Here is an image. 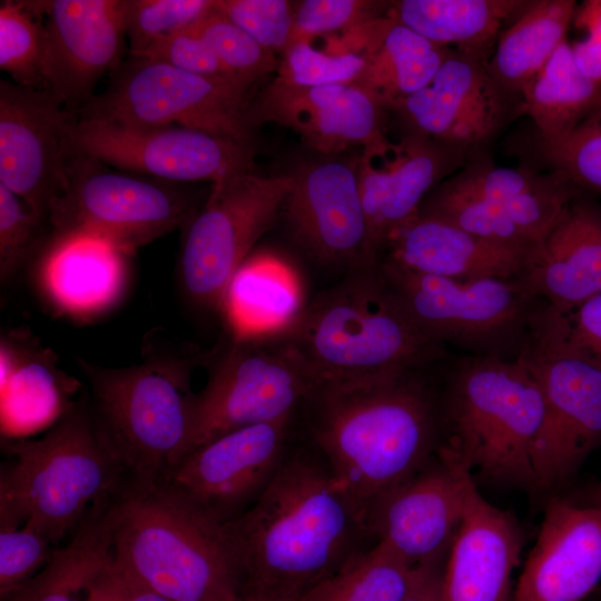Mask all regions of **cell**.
Instances as JSON below:
<instances>
[{
  "label": "cell",
  "instance_id": "6da1fadb",
  "mask_svg": "<svg viewBox=\"0 0 601 601\" xmlns=\"http://www.w3.org/2000/svg\"><path fill=\"white\" fill-rule=\"evenodd\" d=\"M221 528L246 601H302L373 540L321 453L303 432L299 439V425L266 491Z\"/></svg>",
  "mask_w": 601,
  "mask_h": 601
},
{
  "label": "cell",
  "instance_id": "7a4b0ae2",
  "mask_svg": "<svg viewBox=\"0 0 601 601\" xmlns=\"http://www.w3.org/2000/svg\"><path fill=\"white\" fill-rule=\"evenodd\" d=\"M446 358L367 377L315 381L298 414L300 430L365 521L378 496L417 473L437 451Z\"/></svg>",
  "mask_w": 601,
  "mask_h": 601
},
{
  "label": "cell",
  "instance_id": "3957f363",
  "mask_svg": "<svg viewBox=\"0 0 601 601\" xmlns=\"http://www.w3.org/2000/svg\"><path fill=\"white\" fill-rule=\"evenodd\" d=\"M204 356L154 335L138 364L107 367L77 357L95 425L128 477L164 481L190 452L197 396L191 376Z\"/></svg>",
  "mask_w": 601,
  "mask_h": 601
},
{
  "label": "cell",
  "instance_id": "277c9868",
  "mask_svg": "<svg viewBox=\"0 0 601 601\" xmlns=\"http://www.w3.org/2000/svg\"><path fill=\"white\" fill-rule=\"evenodd\" d=\"M114 562L168 601H243L223 528L164 481L127 477L107 504Z\"/></svg>",
  "mask_w": 601,
  "mask_h": 601
},
{
  "label": "cell",
  "instance_id": "5b68a950",
  "mask_svg": "<svg viewBox=\"0 0 601 601\" xmlns=\"http://www.w3.org/2000/svg\"><path fill=\"white\" fill-rule=\"evenodd\" d=\"M439 411V446L471 472L539 489L545 408L536 381L520 358L451 354L442 367Z\"/></svg>",
  "mask_w": 601,
  "mask_h": 601
},
{
  "label": "cell",
  "instance_id": "8992f818",
  "mask_svg": "<svg viewBox=\"0 0 601 601\" xmlns=\"http://www.w3.org/2000/svg\"><path fill=\"white\" fill-rule=\"evenodd\" d=\"M4 444L11 461L0 472V523L29 525L51 544L128 477L98 433L87 393L40 439Z\"/></svg>",
  "mask_w": 601,
  "mask_h": 601
},
{
  "label": "cell",
  "instance_id": "52a82bcc",
  "mask_svg": "<svg viewBox=\"0 0 601 601\" xmlns=\"http://www.w3.org/2000/svg\"><path fill=\"white\" fill-rule=\"evenodd\" d=\"M284 332L315 381L430 365L451 354L424 338L402 314L380 278L377 263L344 274Z\"/></svg>",
  "mask_w": 601,
  "mask_h": 601
},
{
  "label": "cell",
  "instance_id": "ba28073f",
  "mask_svg": "<svg viewBox=\"0 0 601 601\" xmlns=\"http://www.w3.org/2000/svg\"><path fill=\"white\" fill-rule=\"evenodd\" d=\"M377 272L395 305L424 338L466 355L518 359L548 306L518 278L454 279L385 260L377 263Z\"/></svg>",
  "mask_w": 601,
  "mask_h": 601
},
{
  "label": "cell",
  "instance_id": "9c48e42d",
  "mask_svg": "<svg viewBox=\"0 0 601 601\" xmlns=\"http://www.w3.org/2000/svg\"><path fill=\"white\" fill-rule=\"evenodd\" d=\"M207 381L197 392L193 451L236 428L297 416L315 378L284 331L233 336L205 351Z\"/></svg>",
  "mask_w": 601,
  "mask_h": 601
},
{
  "label": "cell",
  "instance_id": "30bf717a",
  "mask_svg": "<svg viewBox=\"0 0 601 601\" xmlns=\"http://www.w3.org/2000/svg\"><path fill=\"white\" fill-rule=\"evenodd\" d=\"M579 191L561 174L499 167L485 151L435 186L417 214L497 243L538 248Z\"/></svg>",
  "mask_w": 601,
  "mask_h": 601
},
{
  "label": "cell",
  "instance_id": "8fae6325",
  "mask_svg": "<svg viewBox=\"0 0 601 601\" xmlns=\"http://www.w3.org/2000/svg\"><path fill=\"white\" fill-rule=\"evenodd\" d=\"M252 87L130 56L75 116L136 126L177 125L253 145Z\"/></svg>",
  "mask_w": 601,
  "mask_h": 601
},
{
  "label": "cell",
  "instance_id": "7c38bea8",
  "mask_svg": "<svg viewBox=\"0 0 601 601\" xmlns=\"http://www.w3.org/2000/svg\"><path fill=\"white\" fill-rule=\"evenodd\" d=\"M200 205L187 184L68 158V189L51 207V233L86 234L132 254L184 227Z\"/></svg>",
  "mask_w": 601,
  "mask_h": 601
},
{
  "label": "cell",
  "instance_id": "4fadbf2b",
  "mask_svg": "<svg viewBox=\"0 0 601 601\" xmlns=\"http://www.w3.org/2000/svg\"><path fill=\"white\" fill-rule=\"evenodd\" d=\"M290 175L236 174L211 185L184 226L179 280L187 299L220 309L225 288L258 239L280 216Z\"/></svg>",
  "mask_w": 601,
  "mask_h": 601
},
{
  "label": "cell",
  "instance_id": "5bb4252c",
  "mask_svg": "<svg viewBox=\"0 0 601 601\" xmlns=\"http://www.w3.org/2000/svg\"><path fill=\"white\" fill-rule=\"evenodd\" d=\"M542 393L539 489L565 482L601 446V364L569 347L546 306L519 357Z\"/></svg>",
  "mask_w": 601,
  "mask_h": 601
},
{
  "label": "cell",
  "instance_id": "9a60e30c",
  "mask_svg": "<svg viewBox=\"0 0 601 601\" xmlns=\"http://www.w3.org/2000/svg\"><path fill=\"white\" fill-rule=\"evenodd\" d=\"M67 158L86 157L110 167L189 184H213L254 171V148L177 125L136 126L76 116L65 137Z\"/></svg>",
  "mask_w": 601,
  "mask_h": 601
},
{
  "label": "cell",
  "instance_id": "2e32d148",
  "mask_svg": "<svg viewBox=\"0 0 601 601\" xmlns=\"http://www.w3.org/2000/svg\"><path fill=\"white\" fill-rule=\"evenodd\" d=\"M297 431L298 415L224 433L185 455L164 482L224 525L266 491Z\"/></svg>",
  "mask_w": 601,
  "mask_h": 601
},
{
  "label": "cell",
  "instance_id": "e0dca14e",
  "mask_svg": "<svg viewBox=\"0 0 601 601\" xmlns=\"http://www.w3.org/2000/svg\"><path fill=\"white\" fill-rule=\"evenodd\" d=\"M290 175L283 216L290 239L306 257L344 274L375 260L357 179V160H324Z\"/></svg>",
  "mask_w": 601,
  "mask_h": 601
},
{
  "label": "cell",
  "instance_id": "ac0fdd59",
  "mask_svg": "<svg viewBox=\"0 0 601 601\" xmlns=\"http://www.w3.org/2000/svg\"><path fill=\"white\" fill-rule=\"evenodd\" d=\"M405 135H418L462 149L472 156L522 112V99L508 95L489 75L486 65L451 49L432 81L394 105Z\"/></svg>",
  "mask_w": 601,
  "mask_h": 601
},
{
  "label": "cell",
  "instance_id": "d6986e66",
  "mask_svg": "<svg viewBox=\"0 0 601 601\" xmlns=\"http://www.w3.org/2000/svg\"><path fill=\"white\" fill-rule=\"evenodd\" d=\"M73 117L49 90L0 81V184L47 223L68 189L65 137Z\"/></svg>",
  "mask_w": 601,
  "mask_h": 601
},
{
  "label": "cell",
  "instance_id": "ffe728a7",
  "mask_svg": "<svg viewBox=\"0 0 601 601\" xmlns=\"http://www.w3.org/2000/svg\"><path fill=\"white\" fill-rule=\"evenodd\" d=\"M439 462L378 496L366 525L382 543L413 566L447 555L464 510L462 461L437 447Z\"/></svg>",
  "mask_w": 601,
  "mask_h": 601
},
{
  "label": "cell",
  "instance_id": "44dd1931",
  "mask_svg": "<svg viewBox=\"0 0 601 601\" xmlns=\"http://www.w3.org/2000/svg\"><path fill=\"white\" fill-rule=\"evenodd\" d=\"M471 157L418 135H405L398 141L383 136L363 146L357 179L377 263L392 233L415 216L426 195Z\"/></svg>",
  "mask_w": 601,
  "mask_h": 601
},
{
  "label": "cell",
  "instance_id": "7402d4cb",
  "mask_svg": "<svg viewBox=\"0 0 601 601\" xmlns=\"http://www.w3.org/2000/svg\"><path fill=\"white\" fill-rule=\"evenodd\" d=\"M37 1L47 31L49 91L76 114L124 62L127 0Z\"/></svg>",
  "mask_w": 601,
  "mask_h": 601
},
{
  "label": "cell",
  "instance_id": "603a6c76",
  "mask_svg": "<svg viewBox=\"0 0 601 601\" xmlns=\"http://www.w3.org/2000/svg\"><path fill=\"white\" fill-rule=\"evenodd\" d=\"M386 109L363 87H300L273 80L252 99L255 128L274 122L326 155L365 146L385 135Z\"/></svg>",
  "mask_w": 601,
  "mask_h": 601
},
{
  "label": "cell",
  "instance_id": "cb8c5ba5",
  "mask_svg": "<svg viewBox=\"0 0 601 601\" xmlns=\"http://www.w3.org/2000/svg\"><path fill=\"white\" fill-rule=\"evenodd\" d=\"M601 580V504L552 500L512 601H584Z\"/></svg>",
  "mask_w": 601,
  "mask_h": 601
},
{
  "label": "cell",
  "instance_id": "d4e9b609",
  "mask_svg": "<svg viewBox=\"0 0 601 601\" xmlns=\"http://www.w3.org/2000/svg\"><path fill=\"white\" fill-rule=\"evenodd\" d=\"M464 510L443 571L444 601H506L523 532L515 518L490 504L462 462Z\"/></svg>",
  "mask_w": 601,
  "mask_h": 601
},
{
  "label": "cell",
  "instance_id": "484cf974",
  "mask_svg": "<svg viewBox=\"0 0 601 601\" xmlns=\"http://www.w3.org/2000/svg\"><path fill=\"white\" fill-rule=\"evenodd\" d=\"M539 247L497 243L416 214L392 233L378 262L454 279H514L524 274Z\"/></svg>",
  "mask_w": 601,
  "mask_h": 601
},
{
  "label": "cell",
  "instance_id": "4316f807",
  "mask_svg": "<svg viewBox=\"0 0 601 601\" xmlns=\"http://www.w3.org/2000/svg\"><path fill=\"white\" fill-rule=\"evenodd\" d=\"M130 255L95 236L50 233L38 259L37 284L59 314L92 319L114 307L125 293Z\"/></svg>",
  "mask_w": 601,
  "mask_h": 601
},
{
  "label": "cell",
  "instance_id": "83f0119b",
  "mask_svg": "<svg viewBox=\"0 0 601 601\" xmlns=\"http://www.w3.org/2000/svg\"><path fill=\"white\" fill-rule=\"evenodd\" d=\"M518 279L559 314L600 294L601 201L580 190Z\"/></svg>",
  "mask_w": 601,
  "mask_h": 601
},
{
  "label": "cell",
  "instance_id": "f1b7e54d",
  "mask_svg": "<svg viewBox=\"0 0 601 601\" xmlns=\"http://www.w3.org/2000/svg\"><path fill=\"white\" fill-rule=\"evenodd\" d=\"M302 285L295 270L269 255H250L229 279L220 304L228 334L258 336L289 328L302 314Z\"/></svg>",
  "mask_w": 601,
  "mask_h": 601
},
{
  "label": "cell",
  "instance_id": "f546056e",
  "mask_svg": "<svg viewBox=\"0 0 601 601\" xmlns=\"http://www.w3.org/2000/svg\"><path fill=\"white\" fill-rule=\"evenodd\" d=\"M522 0L390 1L386 16L431 42L489 63L502 23L520 13Z\"/></svg>",
  "mask_w": 601,
  "mask_h": 601
},
{
  "label": "cell",
  "instance_id": "4dcf8cb0",
  "mask_svg": "<svg viewBox=\"0 0 601 601\" xmlns=\"http://www.w3.org/2000/svg\"><path fill=\"white\" fill-rule=\"evenodd\" d=\"M575 8L574 0L529 1L500 35L486 69L508 95L522 99L525 86L566 39Z\"/></svg>",
  "mask_w": 601,
  "mask_h": 601
},
{
  "label": "cell",
  "instance_id": "1f68e13d",
  "mask_svg": "<svg viewBox=\"0 0 601 601\" xmlns=\"http://www.w3.org/2000/svg\"><path fill=\"white\" fill-rule=\"evenodd\" d=\"M601 106V83L578 69L565 39L522 91V112L538 137L551 140L571 132Z\"/></svg>",
  "mask_w": 601,
  "mask_h": 601
},
{
  "label": "cell",
  "instance_id": "d6a6232c",
  "mask_svg": "<svg viewBox=\"0 0 601 601\" xmlns=\"http://www.w3.org/2000/svg\"><path fill=\"white\" fill-rule=\"evenodd\" d=\"M450 52L451 49L431 42L392 19L364 56L365 67L356 85L366 89L388 111L426 87Z\"/></svg>",
  "mask_w": 601,
  "mask_h": 601
},
{
  "label": "cell",
  "instance_id": "836d02e7",
  "mask_svg": "<svg viewBox=\"0 0 601 601\" xmlns=\"http://www.w3.org/2000/svg\"><path fill=\"white\" fill-rule=\"evenodd\" d=\"M107 504L92 508L68 544L55 550L37 574L1 595V601H79L111 555Z\"/></svg>",
  "mask_w": 601,
  "mask_h": 601
},
{
  "label": "cell",
  "instance_id": "e575fe53",
  "mask_svg": "<svg viewBox=\"0 0 601 601\" xmlns=\"http://www.w3.org/2000/svg\"><path fill=\"white\" fill-rule=\"evenodd\" d=\"M0 375L8 412L19 422H36L59 407L60 391L75 382L53 351L22 331L1 335Z\"/></svg>",
  "mask_w": 601,
  "mask_h": 601
},
{
  "label": "cell",
  "instance_id": "d590c367",
  "mask_svg": "<svg viewBox=\"0 0 601 601\" xmlns=\"http://www.w3.org/2000/svg\"><path fill=\"white\" fill-rule=\"evenodd\" d=\"M512 149L521 165L561 174L601 198V106L561 138L545 140L530 130L514 139Z\"/></svg>",
  "mask_w": 601,
  "mask_h": 601
},
{
  "label": "cell",
  "instance_id": "8d00e7d4",
  "mask_svg": "<svg viewBox=\"0 0 601 601\" xmlns=\"http://www.w3.org/2000/svg\"><path fill=\"white\" fill-rule=\"evenodd\" d=\"M414 570L388 546L374 542L302 601H403Z\"/></svg>",
  "mask_w": 601,
  "mask_h": 601
},
{
  "label": "cell",
  "instance_id": "74e56055",
  "mask_svg": "<svg viewBox=\"0 0 601 601\" xmlns=\"http://www.w3.org/2000/svg\"><path fill=\"white\" fill-rule=\"evenodd\" d=\"M0 69L21 87L49 90L48 40L38 1H1Z\"/></svg>",
  "mask_w": 601,
  "mask_h": 601
},
{
  "label": "cell",
  "instance_id": "f35d334b",
  "mask_svg": "<svg viewBox=\"0 0 601 601\" xmlns=\"http://www.w3.org/2000/svg\"><path fill=\"white\" fill-rule=\"evenodd\" d=\"M190 29L209 46L221 65L245 83L253 86L278 68L274 52L262 47L215 7Z\"/></svg>",
  "mask_w": 601,
  "mask_h": 601
},
{
  "label": "cell",
  "instance_id": "ab89813d",
  "mask_svg": "<svg viewBox=\"0 0 601 601\" xmlns=\"http://www.w3.org/2000/svg\"><path fill=\"white\" fill-rule=\"evenodd\" d=\"M216 0H127L126 31L130 56L194 26L215 7Z\"/></svg>",
  "mask_w": 601,
  "mask_h": 601
},
{
  "label": "cell",
  "instance_id": "60d3db41",
  "mask_svg": "<svg viewBox=\"0 0 601 601\" xmlns=\"http://www.w3.org/2000/svg\"><path fill=\"white\" fill-rule=\"evenodd\" d=\"M364 67L359 55L332 53L309 41H297L283 53L275 80L300 87L352 85Z\"/></svg>",
  "mask_w": 601,
  "mask_h": 601
},
{
  "label": "cell",
  "instance_id": "b9f144b4",
  "mask_svg": "<svg viewBox=\"0 0 601 601\" xmlns=\"http://www.w3.org/2000/svg\"><path fill=\"white\" fill-rule=\"evenodd\" d=\"M50 227L20 197L0 184V277L6 282L42 248Z\"/></svg>",
  "mask_w": 601,
  "mask_h": 601
},
{
  "label": "cell",
  "instance_id": "7bdbcfd3",
  "mask_svg": "<svg viewBox=\"0 0 601 601\" xmlns=\"http://www.w3.org/2000/svg\"><path fill=\"white\" fill-rule=\"evenodd\" d=\"M215 10L275 55L290 46L295 4L286 0H216Z\"/></svg>",
  "mask_w": 601,
  "mask_h": 601
},
{
  "label": "cell",
  "instance_id": "ee69618b",
  "mask_svg": "<svg viewBox=\"0 0 601 601\" xmlns=\"http://www.w3.org/2000/svg\"><path fill=\"white\" fill-rule=\"evenodd\" d=\"M390 2V1H388ZM387 1L304 0L295 4L292 43L343 32L386 14Z\"/></svg>",
  "mask_w": 601,
  "mask_h": 601
},
{
  "label": "cell",
  "instance_id": "f6af8a7d",
  "mask_svg": "<svg viewBox=\"0 0 601 601\" xmlns=\"http://www.w3.org/2000/svg\"><path fill=\"white\" fill-rule=\"evenodd\" d=\"M51 545L29 525L0 523V595L37 574L52 556Z\"/></svg>",
  "mask_w": 601,
  "mask_h": 601
},
{
  "label": "cell",
  "instance_id": "bcb514c9",
  "mask_svg": "<svg viewBox=\"0 0 601 601\" xmlns=\"http://www.w3.org/2000/svg\"><path fill=\"white\" fill-rule=\"evenodd\" d=\"M136 57L159 61L190 73L253 87L234 77L190 27L158 40Z\"/></svg>",
  "mask_w": 601,
  "mask_h": 601
},
{
  "label": "cell",
  "instance_id": "7dc6e473",
  "mask_svg": "<svg viewBox=\"0 0 601 601\" xmlns=\"http://www.w3.org/2000/svg\"><path fill=\"white\" fill-rule=\"evenodd\" d=\"M550 311L565 344L601 364V293L564 314Z\"/></svg>",
  "mask_w": 601,
  "mask_h": 601
},
{
  "label": "cell",
  "instance_id": "c3c4849f",
  "mask_svg": "<svg viewBox=\"0 0 601 601\" xmlns=\"http://www.w3.org/2000/svg\"><path fill=\"white\" fill-rule=\"evenodd\" d=\"M572 22L587 33L571 42L574 62L583 76L601 83V0L577 4Z\"/></svg>",
  "mask_w": 601,
  "mask_h": 601
},
{
  "label": "cell",
  "instance_id": "681fc988",
  "mask_svg": "<svg viewBox=\"0 0 601 601\" xmlns=\"http://www.w3.org/2000/svg\"><path fill=\"white\" fill-rule=\"evenodd\" d=\"M82 601H168L121 570L112 556L87 584Z\"/></svg>",
  "mask_w": 601,
  "mask_h": 601
},
{
  "label": "cell",
  "instance_id": "f907efd6",
  "mask_svg": "<svg viewBox=\"0 0 601 601\" xmlns=\"http://www.w3.org/2000/svg\"><path fill=\"white\" fill-rule=\"evenodd\" d=\"M447 556V555H446ZM440 558L415 566L413 579L403 601H444L443 560Z\"/></svg>",
  "mask_w": 601,
  "mask_h": 601
},
{
  "label": "cell",
  "instance_id": "816d5d0a",
  "mask_svg": "<svg viewBox=\"0 0 601 601\" xmlns=\"http://www.w3.org/2000/svg\"><path fill=\"white\" fill-rule=\"evenodd\" d=\"M592 503L601 504V483L593 490Z\"/></svg>",
  "mask_w": 601,
  "mask_h": 601
},
{
  "label": "cell",
  "instance_id": "f5cc1de1",
  "mask_svg": "<svg viewBox=\"0 0 601 601\" xmlns=\"http://www.w3.org/2000/svg\"><path fill=\"white\" fill-rule=\"evenodd\" d=\"M243 601H246V600H243Z\"/></svg>",
  "mask_w": 601,
  "mask_h": 601
}]
</instances>
